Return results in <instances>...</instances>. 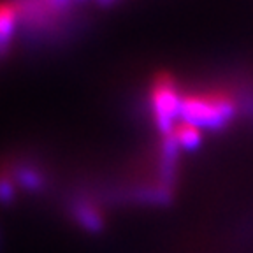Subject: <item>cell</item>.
Segmentation results:
<instances>
[{
    "mask_svg": "<svg viewBox=\"0 0 253 253\" xmlns=\"http://www.w3.org/2000/svg\"><path fill=\"white\" fill-rule=\"evenodd\" d=\"M237 102L229 91L199 90L181 93L179 120L188 122L199 128L223 126L236 115Z\"/></svg>",
    "mask_w": 253,
    "mask_h": 253,
    "instance_id": "6da1fadb",
    "label": "cell"
},
{
    "mask_svg": "<svg viewBox=\"0 0 253 253\" xmlns=\"http://www.w3.org/2000/svg\"><path fill=\"white\" fill-rule=\"evenodd\" d=\"M179 104H181V93L176 88V83L169 76L158 78L151 90V106L158 128L166 135L172 130L174 123L179 120Z\"/></svg>",
    "mask_w": 253,
    "mask_h": 253,
    "instance_id": "7a4b0ae2",
    "label": "cell"
},
{
    "mask_svg": "<svg viewBox=\"0 0 253 253\" xmlns=\"http://www.w3.org/2000/svg\"><path fill=\"white\" fill-rule=\"evenodd\" d=\"M20 12V4H16L14 0L0 2V44H5L11 39Z\"/></svg>",
    "mask_w": 253,
    "mask_h": 253,
    "instance_id": "3957f363",
    "label": "cell"
}]
</instances>
